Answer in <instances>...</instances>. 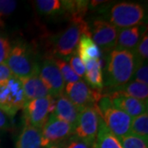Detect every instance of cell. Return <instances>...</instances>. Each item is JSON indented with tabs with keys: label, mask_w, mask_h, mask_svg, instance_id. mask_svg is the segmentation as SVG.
Returning a JSON list of instances; mask_svg holds the SVG:
<instances>
[{
	"label": "cell",
	"mask_w": 148,
	"mask_h": 148,
	"mask_svg": "<svg viewBox=\"0 0 148 148\" xmlns=\"http://www.w3.org/2000/svg\"><path fill=\"white\" fill-rule=\"evenodd\" d=\"M16 148H42L41 130L24 123L16 140Z\"/></svg>",
	"instance_id": "cell-18"
},
{
	"label": "cell",
	"mask_w": 148,
	"mask_h": 148,
	"mask_svg": "<svg viewBox=\"0 0 148 148\" xmlns=\"http://www.w3.org/2000/svg\"><path fill=\"white\" fill-rule=\"evenodd\" d=\"M130 133L147 140L148 138V114L144 113L132 119Z\"/></svg>",
	"instance_id": "cell-22"
},
{
	"label": "cell",
	"mask_w": 148,
	"mask_h": 148,
	"mask_svg": "<svg viewBox=\"0 0 148 148\" xmlns=\"http://www.w3.org/2000/svg\"><path fill=\"white\" fill-rule=\"evenodd\" d=\"M140 63L132 51L114 49L107 58L106 85L113 89L131 82Z\"/></svg>",
	"instance_id": "cell-1"
},
{
	"label": "cell",
	"mask_w": 148,
	"mask_h": 148,
	"mask_svg": "<svg viewBox=\"0 0 148 148\" xmlns=\"http://www.w3.org/2000/svg\"><path fill=\"white\" fill-rule=\"evenodd\" d=\"M133 53L140 64L147 61L148 58V36L147 32L144 33Z\"/></svg>",
	"instance_id": "cell-26"
},
{
	"label": "cell",
	"mask_w": 148,
	"mask_h": 148,
	"mask_svg": "<svg viewBox=\"0 0 148 148\" xmlns=\"http://www.w3.org/2000/svg\"><path fill=\"white\" fill-rule=\"evenodd\" d=\"M82 35L90 36V29L87 23L82 19L72 21L66 30L55 37L53 50L61 58H69L76 51Z\"/></svg>",
	"instance_id": "cell-4"
},
{
	"label": "cell",
	"mask_w": 148,
	"mask_h": 148,
	"mask_svg": "<svg viewBox=\"0 0 148 148\" xmlns=\"http://www.w3.org/2000/svg\"><path fill=\"white\" fill-rule=\"evenodd\" d=\"M39 76L49 90V95L58 98L64 92L65 82L53 58L45 59L40 67Z\"/></svg>",
	"instance_id": "cell-12"
},
{
	"label": "cell",
	"mask_w": 148,
	"mask_h": 148,
	"mask_svg": "<svg viewBox=\"0 0 148 148\" xmlns=\"http://www.w3.org/2000/svg\"><path fill=\"white\" fill-rule=\"evenodd\" d=\"M10 126L9 117L0 110V129H8Z\"/></svg>",
	"instance_id": "cell-33"
},
{
	"label": "cell",
	"mask_w": 148,
	"mask_h": 148,
	"mask_svg": "<svg viewBox=\"0 0 148 148\" xmlns=\"http://www.w3.org/2000/svg\"><path fill=\"white\" fill-rule=\"evenodd\" d=\"M12 49L10 41L8 38L0 36V64L5 63Z\"/></svg>",
	"instance_id": "cell-30"
},
{
	"label": "cell",
	"mask_w": 148,
	"mask_h": 148,
	"mask_svg": "<svg viewBox=\"0 0 148 148\" xmlns=\"http://www.w3.org/2000/svg\"><path fill=\"white\" fill-rule=\"evenodd\" d=\"M80 111L81 110L79 109L74 106L64 94H63L58 96L54 102L53 112L51 114L75 127L78 119Z\"/></svg>",
	"instance_id": "cell-13"
},
{
	"label": "cell",
	"mask_w": 148,
	"mask_h": 148,
	"mask_svg": "<svg viewBox=\"0 0 148 148\" xmlns=\"http://www.w3.org/2000/svg\"><path fill=\"white\" fill-rule=\"evenodd\" d=\"M18 79L21 82L27 101L49 95V90L40 77L39 74Z\"/></svg>",
	"instance_id": "cell-16"
},
{
	"label": "cell",
	"mask_w": 148,
	"mask_h": 148,
	"mask_svg": "<svg viewBox=\"0 0 148 148\" xmlns=\"http://www.w3.org/2000/svg\"><path fill=\"white\" fill-rule=\"evenodd\" d=\"M111 101L115 108L124 112L132 119L147 112V101L128 96H117L112 98Z\"/></svg>",
	"instance_id": "cell-15"
},
{
	"label": "cell",
	"mask_w": 148,
	"mask_h": 148,
	"mask_svg": "<svg viewBox=\"0 0 148 148\" xmlns=\"http://www.w3.org/2000/svg\"><path fill=\"white\" fill-rule=\"evenodd\" d=\"M54 102L51 95L27 101L23 108L24 122L41 130L53 112Z\"/></svg>",
	"instance_id": "cell-8"
},
{
	"label": "cell",
	"mask_w": 148,
	"mask_h": 148,
	"mask_svg": "<svg viewBox=\"0 0 148 148\" xmlns=\"http://www.w3.org/2000/svg\"><path fill=\"white\" fill-rule=\"evenodd\" d=\"M54 64H56V66L58 67V70L60 72V73L63 77L65 84L67 83H73L76 82L81 80L79 77L73 71V69H71V67L69 66V63H67L65 60L62 58H53Z\"/></svg>",
	"instance_id": "cell-23"
},
{
	"label": "cell",
	"mask_w": 148,
	"mask_h": 148,
	"mask_svg": "<svg viewBox=\"0 0 148 148\" xmlns=\"http://www.w3.org/2000/svg\"><path fill=\"white\" fill-rule=\"evenodd\" d=\"M13 75L6 63L0 64V84L4 83L12 78Z\"/></svg>",
	"instance_id": "cell-31"
},
{
	"label": "cell",
	"mask_w": 148,
	"mask_h": 148,
	"mask_svg": "<svg viewBox=\"0 0 148 148\" xmlns=\"http://www.w3.org/2000/svg\"><path fill=\"white\" fill-rule=\"evenodd\" d=\"M69 66L71 67V69H73L75 73L77 74L80 78L84 77L85 72V66L82 61L81 60V58H79V56L77 54L76 52H74L69 58Z\"/></svg>",
	"instance_id": "cell-27"
},
{
	"label": "cell",
	"mask_w": 148,
	"mask_h": 148,
	"mask_svg": "<svg viewBox=\"0 0 148 148\" xmlns=\"http://www.w3.org/2000/svg\"><path fill=\"white\" fill-rule=\"evenodd\" d=\"M93 148H123L118 138L109 130L101 118Z\"/></svg>",
	"instance_id": "cell-20"
},
{
	"label": "cell",
	"mask_w": 148,
	"mask_h": 148,
	"mask_svg": "<svg viewBox=\"0 0 148 148\" xmlns=\"http://www.w3.org/2000/svg\"><path fill=\"white\" fill-rule=\"evenodd\" d=\"M143 35L139 26L119 30L115 49L127 50L133 52Z\"/></svg>",
	"instance_id": "cell-17"
},
{
	"label": "cell",
	"mask_w": 148,
	"mask_h": 148,
	"mask_svg": "<svg viewBox=\"0 0 148 148\" xmlns=\"http://www.w3.org/2000/svg\"><path fill=\"white\" fill-rule=\"evenodd\" d=\"M75 127L66 122L50 114L47 122L41 128L42 147H49L61 143L74 133Z\"/></svg>",
	"instance_id": "cell-10"
},
{
	"label": "cell",
	"mask_w": 148,
	"mask_h": 148,
	"mask_svg": "<svg viewBox=\"0 0 148 148\" xmlns=\"http://www.w3.org/2000/svg\"><path fill=\"white\" fill-rule=\"evenodd\" d=\"M27 103L20 80L16 77L0 84V110L8 117L16 115Z\"/></svg>",
	"instance_id": "cell-5"
},
{
	"label": "cell",
	"mask_w": 148,
	"mask_h": 148,
	"mask_svg": "<svg viewBox=\"0 0 148 148\" xmlns=\"http://www.w3.org/2000/svg\"><path fill=\"white\" fill-rule=\"evenodd\" d=\"M37 10L45 15H53L62 10V3L58 0H37Z\"/></svg>",
	"instance_id": "cell-24"
},
{
	"label": "cell",
	"mask_w": 148,
	"mask_h": 148,
	"mask_svg": "<svg viewBox=\"0 0 148 148\" xmlns=\"http://www.w3.org/2000/svg\"><path fill=\"white\" fill-rule=\"evenodd\" d=\"M86 83L95 90H102L104 87V78L102 73L101 61L95 65L94 68L89 70H86L84 74Z\"/></svg>",
	"instance_id": "cell-21"
},
{
	"label": "cell",
	"mask_w": 148,
	"mask_h": 148,
	"mask_svg": "<svg viewBox=\"0 0 148 148\" xmlns=\"http://www.w3.org/2000/svg\"><path fill=\"white\" fill-rule=\"evenodd\" d=\"M132 81L141 82L143 84H148V68L147 61L143 62L139 65L135 73L133 75Z\"/></svg>",
	"instance_id": "cell-28"
},
{
	"label": "cell",
	"mask_w": 148,
	"mask_h": 148,
	"mask_svg": "<svg viewBox=\"0 0 148 148\" xmlns=\"http://www.w3.org/2000/svg\"><path fill=\"white\" fill-rule=\"evenodd\" d=\"M101 116L95 106L86 107L80 111L74 133L77 138L94 147L99 129Z\"/></svg>",
	"instance_id": "cell-9"
},
{
	"label": "cell",
	"mask_w": 148,
	"mask_h": 148,
	"mask_svg": "<svg viewBox=\"0 0 148 148\" xmlns=\"http://www.w3.org/2000/svg\"><path fill=\"white\" fill-rule=\"evenodd\" d=\"M75 52L83 64L89 59L101 58V49L87 35H82Z\"/></svg>",
	"instance_id": "cell-19"
},
{
	"label": "cell",
	"mask_w": 148,
	"mask_h": 148,
	"mask_svg": "<svg viewBox=\"0 0 148 148\" xmlns=\"http://www.w3.org/2000/svg\"><path fill=\"white\" fill-rule=\"evenodd\" d=\"M3 25H4V21L0 19V27H3Z\"/></svg>",
	"instance_id": "cell-34"
},
{
	"label": "cell",
	"mask_w": 148,
	"mask_h": 148,
	"mask_svg": "<svg viewBox=\"0 0 148 148\" xmlns=\"http://www.w3.org/2000/svg\"><path fill=\"white\" fill-rule=\"evenodd\" d=\"M66 148H93L90 147V145H88L86 143L83 142L82 140H81L79 138H77V139L73 140L71 143H69L67 146Z\"/></svg>",
	"instance_id": "cell-32"
},
{
	"label": "cell",
	"mask_w": 148,
	"mask_h": 148,
	"mask_svg": "<svg viewBox=\"0 0 148 148\" xmlns=\"http://www.w3.org/2000/svg\"><path fill=\"white\" fill-rule=\"evenodd\" d=\"M102 90L90 88L84 81L65 85L64 95L80 110L89 106H95L101 99Z\"/></svg>",
	"instance_id": "cell-7"
},
{
	"label": "cell",
	"mask_w": 148,
	"mask_h": 148,
	"mask_svg": "<svg viewBox=\"0 0 148 148\" xmlns=\"http://www.w3.org/2000/svg\"><path fill=\"white\" fill-rule=\"evenodd\" d=\"M96 110L106 127L115 137L119 138L130 133L132 118L115 108L110 97L103 95L96 105Z\"/></svg>",
	"instance_id": "cell-3"
},
{
	"label": "cell",
	"mask_w": 148,
	"mask_h": 148,
	"mask_svg": "<svg viewBox=\"0 0 148 148\" xmlns=\"http://www.w3.org/2000/svg\"><path fill=\"white\" fill-rule=\"evenodd\" d=\"M16 1L12 0H0V19L12 14L16 8Z\"/></svg>",
	"instance_id": "cell-29"
},
{
	"label": "cell",
	"mask_w": 148,
	"mask_h": 148,
	"mask_svg": "<svg viewBox=\"0 0 148 148\" xmlns=\"http://www.w3.org/2000/svg\"><path fill=\"white\" fill-rule=\"evenodd\" d=\"M144 18V9L143 6L123 2L114 5L110 10V23L117 29H124L136 27L143 21Z\"/></svg>",
	"instance_id": "cell-6"
},
{
	"label": "cell",
	"mask_w": 148,
	"mask_h": 148,
	"mask_svg": "<svg viewBox=\"0 0 148 148\" xmlns=\"http://www.w3.org/2000/svg\"><path fill=\"white\" fill-rule=\"evenodd\" d=\"M118 139L123 148H148L147 140L132 133H129Z\"/></svg>",
	"instance_id": "cell-25"
},
{
	"label": "cell",
	"mask_w": 148,
	"mask_h": 148,
	"mask_svg": "<svg viewBox=\"0 0 148 148\" xmlns=\"http://www.w3.org/2000/svg\"><path fill=\"white\" fill-rule=\"evenodd\" d=\"M89 29L90 38L101 51L110 52L115 48L119 30L109 21L95 20Z\"/></svg>",
	"instance_id": "cell-11"
},
{
	"label": "cell",
	"mask_w": 148,
	"mask_h": 148,
	"mask_svg": "<svg viewBox=\"0 0 148 148\" xmlns=\"http://www.w3.org/2000/svg\"><path fill=\"white\" fill-rule=\"evenodd\" d=\"M49 148H61V147H59L57 146V145H54V146H51V147H49Z\"/></svg>",
	"instance_id": "cell-35"
},
{
	"label": "cell",
	"mask_w": 148,
	"mask_h": 148,
	"mask_svg": "<svg viewBox=\"0 0 148 148\" xmlns=\"http://www.w3.org/2000/svg\"><path fill=\"white\" fill-rule=\"evenodd\" d=\"M110 91L107 95L110 99L117 96H128L136 98L140 101H147L148 98V86L147 85L143 84L141 82L132 81L125 85L118 86L113 89H110Z\"/></svg>",
	"instance_id": "cell-14"
},
{
	"label": "cell",
	"mask_w": 148,
	"mask_h": 148,
	"mask_svg": "<svg viewBox=\"0 0 148 148\" xmlns=\"http://www.w3.org/2000/svg\"><path fill=\"white\" fill-rule=\"evenodd\" d=\"M14 77L24 78L40 73V65L32 50L25 43H16L5 62Z\"/></svg>",
	"instance_id": "cell-2"
}]
</instances>
